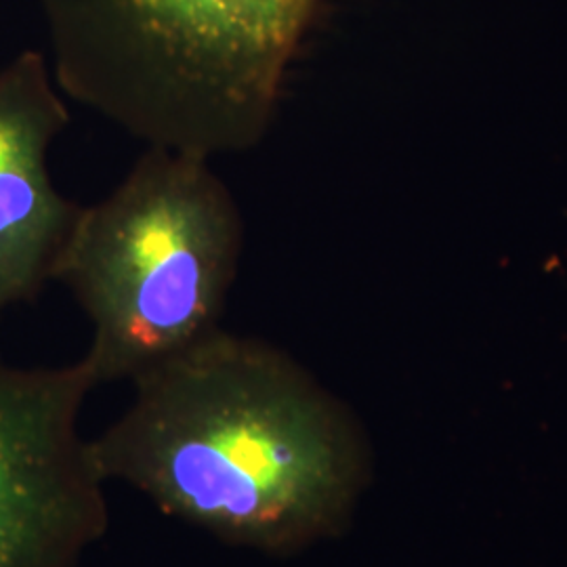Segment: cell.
<instances>
[{
  "label": "cell",
  "instance_id": "obj_1",
  "mask_svg": "<svg viewBox=\"0 0 567 567\" xmlns=\"http://www.w3.org/2000/svg\"><path fill=\"white\" fill-rule=\"evenodd\" d=\"M100 475L231 547L290 557L343 534L370 484L353 414L264 339L217 328L133 381Z\"/></svg>",
  "mask_w": 567,
  "mask_h": 567
},
{
  "label": "cell",
  "instance_id": "obj_2",
  "mask_svg": "<svg viewBox=\"0 0 567 567\" xmlns=\"http://www.w3.org/2000/svg\"><path fill=\"white\" fill-rule=\"evenodd\" d=\"M318 0H39L61 93L147 147L264 143Z\"/></svg>",
  "mask_w": 567,
  "mask_h": 567
},
{
  "label": "cell",
  "instance_id": "obj_3",
  "mask_svg": "<svg viewBox=\"0 0 567 567\" xmlns=\"http://www.w3.org/2000/svg\"><path fill=\"white\" fill-rule=\"evenodd\" d=\"M243 252L240 206L198 154L147 147L82 206L53 282L91 324L82 360L95 385L133 383L221 328Z\"/></svg>",
  "mask_w": 567,
  "mask_h": 567
},
{
  "label": "cell",
  "instance_id": "obj_4",
  "mask_svg": "<svg viewBox=\"0 0 567 567\" xmlns=\"http://www.w3.org/2000/svg\"><path fill=\"white\" fill-rule=\"evenodd\" d=\"M84 360H0V567H76L110 526L105 480L81 433Z\"/></svg>",
  "mask_w": 567,
  "mask_h": 567
},
{
  "label": "cell",
  "instance_id": "obj_5",
  "mask_svg": "<svg viewBox=\"0 0 567 567\" xmlns=\"http://www.w3.org/2000/svg\"><path fill=\"white\" fill-rule=\"evenodd\" d=\"M70 112L49 58L23 49L0 68V316L39 299L81 204L55 187L49 152Z\"/></svg>",
  "mask_w": 567,
  "mask_h": 567
}]
</instances>
